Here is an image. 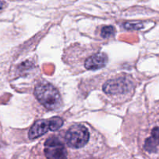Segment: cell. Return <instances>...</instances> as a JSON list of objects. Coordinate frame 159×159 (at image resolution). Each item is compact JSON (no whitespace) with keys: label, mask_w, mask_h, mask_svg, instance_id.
<instances>
[{"label":"cell","mask_w":159,"mask_h":159,"mask_svg":"<svg viewBox=\"0 0 159 159\" xmlns=\"http://www.w3.org/2000/svg\"><path fill=\"white\" fill-rule=\"evenodd\" d=\"M34 96L38 102L48 110H57L62 104L59 91L49 83L37 85L34 89Z\"/></svg>","instance_id":"1"},{"label":"cell","mask_w":159,"mask_h":159,"mask_svg":"<svg viewBox=\"0 0 159 159\" xmlns=\"http://www.w3.org/2000/svg\"><path fill=\"white\" fill-rule=\"evenodd\" d=\"M90 134L88 130L81 124L72 126L65 134V141L69 147L72 148H83L89 141Z\"/></svg>","instance_id":"2"},{"label":"cell","mask_w":159,"mask_h":159,"mask_svg":"<svg viewBox=\"0 0 159 159\" xmlns=\"http://www.w3.org/2000/svg\"><path fill=\"white\" fill-rule=\"evenodd\" d=\"M63 124V120L60 117H53L50 120H40L34 123L28 133L30 139H35L47 132L55 131L60 128Z\"/></svg>","instance_id":"3"},{"label":"cell","mask_w":159,"mask_h":159,"mask_svg":"<svg viewBox=\"0 0 159 159\" xmlns=\"http://www.w3.org/2000/svg\"><path fill=\"white\" fill-rule=\"evenodd\" d=\"M45 155L47 159H67L65 146L57 138H49L45 143Z\"/></svg>","instance_id":"4"},{"label":"cell","mask_w":159,"mask_h":159,"mask_svg":"<svg viewBox=\"0 0 159 159\" xmlns=\"http://www.w3.org/2000/svg\"><path fill=\"white\" fill-rule=\"evenodd\" d=\"M132 83L124 78L108 81L103 86V91L107 94L116 95L127 93L132 88Z\"/></svg>","instance_id":"5"},{"label":"cell","mask_w":159,"mask_h":159,"mask_svg":"<svg viewBox=\"0 0 159 159\" xmlns=\"http://www.w3.org/2000/svg\"><path fill=\"white\" fill-rule=\"evenodd\" d=\"M108 62V57L104 53H98L85 61L84 66L88 70H97L103 68Z\"/></svg>","instance_id":"6"},{"label":"cell","mask_w":159,"mask_h":159,"mask_svg":"<svg viewBox=\"0 0 159 159\" xmlns=\"http://www.w3.org/2000/svg\"><path fill=\"white\" fill-rule=\"evenodd\" d=\"M158 144L152 139V138H149L146 140L144 144V148L149 152H156V148Z\"/></svg>","instance_id":"7"},{"label":"cell","mask_w":159,"mask_h":159,"mask_svg":"<svg viewBox=\"0 0 159 159\" xmlns=\"http://www.w3.org/2000/svg\"><path fill=\"white\" fill-rule=\"evenodd\" d=\"M115 28L112 26H105L101 29V35L104 38H108V37H112L115 34Z\"/></svg>","instance_id":"8"},{"label":"cell","mask_w":159,"mask_h":159,"mask_svg":"<svg viewBox=\"0 0 159 159\" xmlns=\"http://www.w3.org/2000/svg\"><path fill=\"white\" fill-rule=\"evenodd\" d=\"M124 27L127 30H137L143 27V24L141 23H126L124 24Z\"/></svg>","instance_id":"9"},{"label":"cell","mask_w":159,"mask_h":159,"mask_svg":"<svg viewBox=\"0 0 159 159\" xmlns=\"http://www.w3.org/2000/svg\"><path fill=\"white\" fill-rule=\"evenodd\" d=\"M151 138L152 139L159 144V128L158 127H154L151 131Z\"/></svg>","instance_id":"10"},{"label":"cell","mask_w":159,"mask_h":159,"mask_svg":"<svg viewBox=\"0 0 159 159\" xmlns=\"http://www.w3.org/2000/svg\"><path fill=\"white\" fill-rule=\"evenodd\" d=\"M3 6H4V2L2 1V0H0V9H2Z\"/></svg>","instance_id":"11"}]
</instances>
